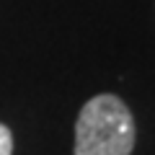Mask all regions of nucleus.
<instances>
[{"mask_svg":"<svg viewBox=\"0 0 155 155\" xmlns=\"http://www.w3.org/2000/svg\"><path fill=\"white\" fill-rule=\"evenodd\" d=\"M137 129L129 106L116 93H98L78 114L72 155H132Z\"/></svg>","mask_w":155,"mask_h":155,"instance_id":"1","label":"nucleus"},{"mask_svg":"<svg viewBox=\"0 0 155 155\" xmlns=\"http://www.w3.org/2000/svg\"><path fill=\"white\" fill-rule=\"evenodd\" d=\"M0 155H13V134L5 124H0Z\"/></svg>","mask_w":155,"mask_h":155,"instance_id":"2","label":"nucleus"}]
</instances>
